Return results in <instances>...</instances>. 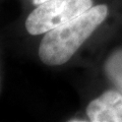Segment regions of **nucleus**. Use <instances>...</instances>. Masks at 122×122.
<instances>
[{
	"label": "nucleus",
	"mask_w": 122,
	"mask_h": 122,
	"mask_svg": "<svg viewBox=\"0 0 122 122\" xmlns=\"http://www.w3.org/2000/svg\"><path fill=\"white\" fill-rule=\"evenodd\" d=\"M107 15L108 6L99 4L66 24L47 32L38 51L41 61L49 66L66 63L106 20Z\"/></svg>",
	"instance_id": "f257e3e1"
},
{
	"label": "nucleus",
	"mask_w": 122,
	"mask_h": 122,
	"mask_svg": "<svg viewBox=\"0 0 122 122\" xmlns=\"http://www.w3.org/2000/svg\"><path fill=\"white\" fill-rule=\"evenodd\" d=\"M93 7V0H48L29 14L25 29L38 36L66 24Z\"/></svg>",
	"instance_id": "f03ea898"
},
{
	"label": "nucleus",
	"mask_w": 122,
	"mask_h": 122,
	"mask_svg": "<svg viewBox=\"0 0 122 122\" xmlns=\"http://www.w3.org/2000/svg\"><path fill=\"white\" fill-rule=\"evenodd\" d=\"M92 122H122V93L108 90L93 100L86 107Z\"/></svg>",
	"instance_id": "7ed1b4c3"
},
{
	"label": "nucleus",
	"mask_w": 122,
	"mask_h": 122,
	"mask_svg": "<svg viewBox=\"0 0 122 122\" xmlns=\"http://www.w3.org/2000/svg\"><path fill=\"white\" fill-rule=\"evenodd\" d=\"M104 71L109 81L122 93V48L112 52L106 59Z\"/></svg>",
	"instance_id": "20e7f679"
},
{
	"label": "nucleus",
	"mask_w": 122,
	"mask_h": 122,
	"mask_svg": "<svg viewBox=\"0 0 122 122\" xmlns=\"http://www.w3.org/2000/svg\"><path fill=\"white\" fill-rule=\"evenodd\" d=\"M45 1H48V0H33V3L36 4V5H39V4H41V3H43Z\"/></svg>",
	"instance_id": "39448f33"
}]
</instances>
